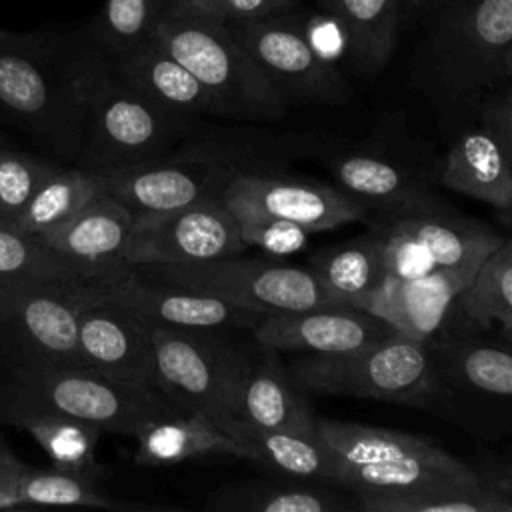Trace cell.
I'll use <instances>...</instances> for the list:
<instances>
[{"label":"cell","instance_id":"cell-40","mask_svg":"<svg viewBox=\"0 0 512 512\" xmlns=\"http://www.w3.org/2000/svg\"><path fill=\"white\" fill-rule=\"evenodd\" d=\"M296 0H170L166 16H196L216 22H244L292 8Z\"/></svg>","mask_w":512,"mask_h":512},{"label":"cell","instance_id":"cell-22","mask_svg":"<svg viewBox=\"0 0 512 512\" xmlns=\"http://www.w3.org/2000/svg\"><path fill=\"white\" fill-rule=\"evenodd\" d=\"M98 292L130 308L148 324L160 326L252 330L264 316V312L150 278L136 266L120 280L98 286Z\"/></svg>","mask_w":512,"mask_h":512},{"label":"cell","instance_id":"cell-35","mask_svg":"<svg viewBox=\"0 0 512 512\" xmlns=\"http://www.w3.org/2000/svg\"><path fill=\"white\" fill-rule=\"evenodd\" d=\"M46 282L90 284L74 266L48 250L36 236L0 222V286Z\"/></svg>","mask_w":512,"mask_h":512},{"label":"cell","instance_id":"cell-7","mask_svg":"<svg viewBox=\"0 0 512 512\" xmlns=\"http://www.w3.org/2000/svg\"><path fill=\"white\" fill-rule=\"evenodd\" d=\"M194 122L128 86L104 54L92 78L86 134L74 164L104 174L156 160L172 152Z\"/></svg>","mask_w":512,"mask_h":512},{"label":"cell","instance_id":"cell-24","mask_svg":"<svg viewBox=\"0 0 512 512\" xmlns=\"http://www.w3.org/2000/svg\"><path fill=\"white\" fill-rule=\"evenodd\" d=\"M114 72L136 92L186 118H232L228 108L158 40L148 38L110 58Z\"/></svg>","mask_w":512,"mask_h":512},{"label":"cell","instance_id":"cell-25","mask_svg":"<svg viewBox=\"0 0 512 512\" xmlns=\"http://www.w3.org/2000/svg\"><path fill=\"white\" fill-rule=\"evenodd\" d=\"M210 512H352L350 490L314 480L248 478L224 482L204 502Z\"/></svg>","mask_w":512,"mask_h":512},{"label":"cell","instance_id":"cell-18","mask_svg":"<svg viewBox=\"0 0 512 512\" xmlns=\"http://www.w3.org/2000/svg\"><path fill=\"white\" fill-rule=\"evenodd\" d=\"M232 416L266 430L316 434L302 386L280 362L278 352L250 338L240 342L230 394Z\"/></svg>","mask_w":512,"mask_h":512},{"label":"cell","instance_id":"cell-8","mask_svg":"<svg viewBox=\"0 0 512 512\" xmlns=\"http://www.w3.org/2000/svg\"><path fill=\"white\" fill-rule=\"evenodd\" d=\"M290 374L312 392L402 404L434 416L442 406L426 342L400 332L346 354H306Z\"/></svg>","mask_w":512,"mask_h":512},{"label":"cell","instance_id":"cell-11","mask_svg":"<svg viewBox=\"0 0 512 512\" xmlns=\"http://www.w3.org/2000/svg\"><path fill=\"white\" fill-rule=\"evenodd\" d=\"M94 284L0 286V354L10 368H86L78 348V312Z\"/></svg>","mask_w":512,"mask_h":512},{"label":"cell","instance_id":"cell-15","mask_svg":"<svg viewBox=\"0 0 512 512\" xmlns=\"http://www.w3.org/2000/svg\"><path fill=\"white\" fill-rule=\"evenodd\" d=\"M234 214L220 198L160 214L134 216L124 260L144 264H182L244 252Z\"/></svg>","mask_w":512,"mask_h":512},{"label":"cell","instance_id":"cell-42","mask_svg":"<svg viewBox=\"0 0 512 512\" xmlns=\"http://www.w3.org/2000/svg\"><path fill=\"white\" fill-rule=\"evenodd\" d=\"M300 24L308 44L320 58H324L330 64H336L342 56H348L346 32L332 14H316Z\"/></svg>","mask_w":512,"mask_h":512},{"label":"cell","instance_id":"cell-13","mask_svg":"<svg viewBox=\"0 0 512 512\" xmlns=\"http://www.w3.org/2000/svg\"><path fill=\"white\" fill-rule=\"evenodd\" d=\"M282 14L226 26L288 106L348 102L352 88L340 68L312 50L296 18Z\"/></svg>","mask_w":512,"mask_h":512},{"label":"cell","instance_id":"cell-16","mask_svg":"<svg viewBox=\"0 0 512 512\" xmlns=\"http://www.w3.org/2000/svg\"><path fill=\"white\" fill-rule=\"evenodd\" d=\"M232 172L228 164L178 144L156 160L104 172L98 178L102 192L122 202L134 216H142L220 198Z\"/></svg>","mask_w":512,"mask_h":512},{"label":"cell","instance_id":"cell-4","mask_svg":"<svg viewBox=\"0 0 512 512\" xmlns=\"http://www.w3.org/2000/svg\"><path fill=\"white\" fill-rule=\"evenodd\" d=\"M510 336L504 330H472L444 316L440 328L424 340L442 390L440 418L490 440L510 428Z\"/></svg>","mask_w":512,"mask_h":512},{"label":"cell","instance_id":"cell-23","mask_svg":"<svg viewBox=\"0 0 512 512\" xmlns=\"http://www.w3.org/2000/svg\"><path fill=\"white\" fill-rule=\"evenodd\" d=\"M480 262L436 268L412 280L386 278L360 310L386 320L400 334L424 342L440 328L454 298L466 288Z\"/></svg>","mask_w":512,"mask_h":512},{"label":"cell","instance_id":"cell-27","mask_svg":"<svg viewBox=\"0 0 512 512\" xmlns=\"http://www.w3.org/2000/svg\"><path fill=\"white\" fill-rule=\"evenodd\" d=\"M132 438H136L134 462L140 466H174L216 454L250 460L248 452L204 412H184L152 420L140 426Z\"/></svg>","mask_w":512,"mask_h":512},{"label":"cell","instance_id":"cell-41","mask_svg":"<svg viewBox=\"0 0 512 512\" xmlns=\"http://www.w3.org/2000/svg\"><path fill=\"white\" fill-rule=\"evenodd\" d=\"M370 230L376 232L384 242V264L388 278L412 280L438 268L428 248L418 240L388 228L370 226Z\"/></svg>","mask_w":512,"mask_h":512},{"label":"cell","instance_id":"cell-1","mask_svg":"<svg viewBox=\"0 0 512 512\" xmlns=\"http://www.w3.org/2000/svg\"><path fill=\"white\" fill-rule=\"evenodd\" d=\"M102 56L90 38L0 30V122L74 164Z\"/></svg>","mask_w":512,"mask_h":512},{"label":"cell","instance_id":"cell-5","mask_svg":"<svg viewBox=\"0 0 512 512\" xmlns=\"http://www.w3.org/2000/svg\"><path fill=\"white\" fill-rule=\"evenodd\" d=\"M14 410L56 412L124 436H134L152 420L184 414L160 390L128 386L76 366L12 368L0 388V414Z\"/></svg>","mask_w":512,"mask_h":512},{"label":"cell","instance_id":"cell-30","mask_svg":"<svg viewBox=\"0 0 512 512\" xmlns=\"http://www.w3.org/2000/svg\"><path fill=\"white\" fill-rule=\"evenodd\" d=\"M450 320L472 330L512 332V242L504 240L480 262L454 298Z\"/></svg>","mask_w":512,"mask_h":512},{"label":"cell","instance_id":"cell-26","mask_svg":"<svg viewBox=\"0 0 512 512\" xmlns=\"http://www.w3.org/2000/svg\"><path fill=\"white\" fill-rule=\"evenodd\" d=\"M370 226L402 232L428 248L438 268L484 260L504 236L484 222L456 214L450 206L410 212L392 218H370Z\"/></svg>","mask_w":512,"mask_h":512},{"label":"cell","instance_id":"cell-9","mask_svg":"<svg viewBox=\"0 0 512 512\" xmlns=\"http://www.w3.org/2000/svg\"><path fill=\"white\" fill-rule=\"evenodd\" d=\"M236 120L274 122L288 104L234 38L224 22L196 16H164L152 32Z\"/></svg>","mask_w":512,"mask_h":512},{"label":"cell","instance_id":"cell-6","mask_svg":"<svg viewBox=\"0 0 512 512\" xmlns=\"http://www.w3.org/2000/svg\"><path fill=\"white\" fill-rule=\"evenodd\" d=\"M316 434L340 466V486L350 492L432 482L480 486L466 460L418 434L320 416Z\"/></svg>","mask_w":512,"mask_h":512},{"label":"cell","instance_id":"cell-45","mask_svg":"<svg viewBox=\"0 0 512 512\" xmlns=\"http://www.w3.org/2000/svg\"><path fill=\"white\" fill-rule=\"evenodd\" d=\"M420 2H432V0H420Z\"/></svg>","mask_w":512,"mask_h":512},{"label":"cell","instance_id":"cell-12","mask_svg":"<svg viewBox=\"0 0 512 512\" xmlns=\"http://www.w3.org/2000/svg\"><path fill=\"white\" fill-rule=\"evenodd\" d=\"M226 328L150 324L158 388L182 412H204L218 428L232 416L240 340Z\"/></svg>","mask_w":512,"mask_h":512},{"label":"cell","instance_id":"cell-32","mask_svg":"<svg viewBox=\"0 0 512 512\" xmlns=\"http://www.w3.org/2000/svg\"><path fill=\"white\" fill-rule=\"evenodd\" d=\"M0 420L28 432L46 452L52 466L98 480L100 464L96 462V446L102 430L90 422L40 410L2 412Z\"/></svg>","mask_w":512,"mask_h":512},{"label":"cell","instance_id":"cell-44","mask_svg":"<svg viewBox=\"0 0 512 512\" xmlns=\"http://www.w3.org/2000/svg\"><path fill=\"white\" fill-rule=\"evenodd\" d=\"M2 144H6V140H4V134L0 132V146H2Z\"/></svg>","mask_w":512,"mask_h":512},{"label":"cell","instance_id":"cell-39","mask_svg":"<svg viewBox=\"0 0 512 512\" xmlns=\"http://www.w3.org/2000/svg\"><path fill=\"white\" fill-rule=\"evenodd\" d=\"M234 218L244 246H254L264 256L272 258H286L304 252L310 244V236L314 234L304 226L266 214L240 212L234 214Z\"/></svg>","mask_w":512,"mask_h":512},{"label":"cell","instance_id":"cell-3","mask_svg":"<svg viewBox=\"0 0 512 512\" xmlns=\"http://www.w3.org/2000/svg\"><path fill=\"white\" fill-rule=\"evenodd\" d=\"M336 186L358 202L366 220L446 206L434 192L438 158L410 138L404 114H382L362 142H330L316 154Z\"/></svg>","mask_w":512,"mask_h":512},{"label":"cell","instance_id":"cell-14","mask_svg":"<svg viewBox=\"0 0 512 512\" xmlns=\"http://www.w3.org/2000/svg\"><path fill=\"white\" fill-rule=\"evenodd\" d=\"M220 200L232 214H266L314 234L366 220L364 208L338 186L286 174L280 166L234 170Z\"/></svg>","mask_w":512,"mask_h":512},{"label":"cell","instance_id":"cell-38","mask_svg":"<svg viewBox=\"0 0 512 512\" xmlns=\"http://www.w3.org/2000/svg\"><path fill=\"white\" fill-rule=\"evenodd\" d=\"M60 162L0 146V222L10 224L36 190L60 168Z\"/></svg>","mask_w":512,"mask_h":512},{"label":"cell","instance_id":"cell-33","mask_svg":"<svg viewBox=\"0 0 512 512\" xmlns=\"http://www.w3.org/2000/svg\"><path fill=\"white\" fill-rule=\"evenodd\" d=\"M362 512H512V500L480 486L432 482L394 490L352 492Z\"/></svg>","mask_w":512,"mask_h":512},{"label":"cell","instance_id":"cell-17","mask_svg":"<svg viewBox=\"0 0 512 512\" xmlns=\"http://www.w3.org/2000/svg\"><path fill=\"white\" fill-rule=\"evenodd\" d=\"M78 348L86 368L128 386L160 390L150 324L102 296L98 286L78 312Z\"/></svg>","mask_w":512,"mask_h":512},{"label":"cell","instance_id":"cell-36","mask_svg":"<svg viewBox=\"0 0 512 512\" xmlns=\"http://www.w3.org/2000/svg\"><path fill=\"white\" fill-rule=\"evenodd\" d=\"M170 0H104L90 26V40L108 56H120L152 38Z\"/></svg>","mask_w":512,"mask_h":512},{"label":"cell","instance_id":"cell-29","mask_svg":"<svg viewBox=\"0 0 512 512\" xmlns=\"http://www.w3.org/2000/svg\"><path fill=\"white\" fill-rule=\"evenodd\" d=\"M308 268L340 306L352 308H362L388 278L384 242L372 230L342 244L322 248L310 258Z\"/></svg>","mask_w":512,"mask_h":512},{"label":"cell","instance_id":"cell-28","mask_svg":"<svg viewBox=\"0 0 512 512\" xmlns=\"http://www.w3.org/2000/svg\"><path fill=\"white\" fill-rule=\"evenodd\" d=\"M220 430L232 436L248 452L250 460L286 478L340 486V466L324 448L318 434L266 430L238 418H230Z\"/></svg>","mask_w":512,"mask_h":512},{"label":"cell","instance_id":"cell-43","mask_svg":"<svg viewBox=\"0 0 512 512\" xmlns=\"http://www.w3.org/2000/svg\"><path fill=\"white\" fill-rule=\"evenodd\" d=\"M24 470V464L12 454V450L0 440V508L18 506V478Z\"/></svg>","mask_w":512,"mask_h":512},{"label":"cell","instance_id":"cell-31","mask_svg":"<svg viewBox=\"0 0 512 512\" xmlns=\"http://www.w3.org/2000/svg\"><path fill=\"white\" fill-rule=\"evenodd\" d=\"M400 0H322L346 32L348 58L364 78H374L390 60Z\"/></svg>","mask_w":512,"mask_h":512},{"label":"cell","instance_id":"cell-34","mask_svg":"<svg viewBox=\"0 0 512 512\" xmlns=\"http://www.w3.org/2000/svg\"><path fill=\"white\" fill-rule=\"evenodd\" d=\"M102 192L98 174L76 164L60 166L10 222L16 230L40 236L74 216L90 198Z\"/></svg>","mask_w":512,"mask_h":512},{"label":"cell","instance_id":"cell-37","mask_svg":"<svg viewBox=\"0 0 512 512\" xmlns=\"http://www.w3.org/2000/svg\"><path fill=\"white\" fill-rule=\"evenodd\" d=\"M18 506H86L104 510H126L96 488V480L66 470H34L24 466L18 478Z\"/></svg>","mask_w":512,"mask_h":512},{"label":"cell","instance_id":"cell-2","mask_svg":"<svg viewBox=\"0 0 512 512\" xmlns=\"http://www.w3.org/2000/svg\"><path fill=\"white\" fill-rule=\"evenodd\" d=\"M512 78V0H460L418 50L412 82L458 126L474 104Z\"/></svg>","mask_w":512,"mask_h":512},{"label":"cell","instance_id":"cell-20","mask_svg":"<svg viewBox=\"0 0 512 512\" xmlns=\"http://www.w3.org/2000/svg\"><path fill=\"white\" fill-rule=\"evenodd\" d=\"M454 128L450 148L438 158V184L488 204L508 222L512 210V132L474 114H468Z\"/></svg>","mask_w":512,"mask_h":512},{"label":"cell","instance_id":"cell-21","mask_svg":"<svg viewBox=\"0 0 512 512\" xmlns=\"http://www.w3.org/2000/svg\"><path fill=\"white\" fill-rule=\"evenodd\" d=\"M394 330L386 320L352 306L264 314L250 330L272 350L300 354H346L376 344Z\"/></svg>","mask_w":512,"mask_h":512},{"label":"cell","instance_id":"cell-19","mask_svg":"<svg viewBox=\"0 0 512 512\" xmlns=\"http://www.w3.org/2000/svg\"><path fill=\"white\" fill-rule=\"evenodd\" d=\"M132 226L134 214L110 194L98 192L66 222L36 238L90 284L108 286L130 270L124 254Z\"/></svg>","mask_w":512,"mask_h":512},{"label":"cell","instance_id":"cell-10","mask_svg":"<svg viewBox=\"0 0 512 512\" xmlns=\"http://www.w3.org/2000/svg\"><path fill=\"white\" fill-rule=\"evenodd\" d=\"M146 276L174 286L216 296L264 314L300 312L340 306L316 274L272 256H244V252L182 264L136 266Z\"/></svg>","mask_w":512,"mask_h":512}]
</instances>
